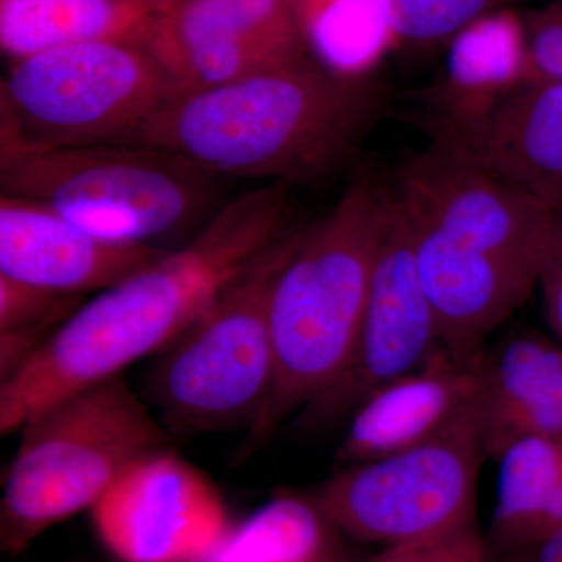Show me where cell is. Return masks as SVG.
Segmentation results:
<instances>
[{
	"mask_svg": "<svg viewBox=\"0 0 562 562\" xmlns=\"http://www.w3.org/2000/svg\"><path fill=\"white\" fill-rule=\"evenodd\" d=\"M290 184L222 205L179 250L165 251L81 305L16 372L0 380V430L160 353L288 231Z\"/></svg>",
	"mask_w": 562,
	"mask_h": 562,
	"instance_id": "cell-1",
	"label": "cell"
},
{
	"mask_svg": "<svg viewBox=\"0 0 562 562\" xmlns=\"http://www.w3.org/2000/svg\"><path fill=\"white\" fill-rule=\"evenodd\" d=\"M392 192L442 346L473 360L538 288L557 214L443 135L405 165Z\"/></svg>",
	"mask_w": 562,
	"mask_h": 562,
	"instance_id": "cell-2",
	"label": "cell"
},
{
	"mask_svg": "<svg viewBox=\"0 0 562 562\" xmlns=\"http://www.w3.org/2000/svg\"><path fill=\"white\" fill-rule=\"evenodd\" d=\"M382 105L379 85L310 57L177 92L131 143L216 177L316 183L353 158Z\"/></svg>",
	"mask_w": 562,
	"mask_h": 562,
	"instance_id": "cell-3",
	"label": "cell"
},
{
	"mask_svg": "<svg viewBox=\"0 0 562 562\" xmlns=\"http://www.w3.org/2000/svg\"><path fill=\"white\" fill-rule=\"evenodd\" d=\"M391 190L357 177L319 222L305 228L271 297L276 373L249 430L255 449L338 379L360 333Z\"/></svg>",
	"mask_w": 562,
	"mask_h": 562,
	"instance_id": "cell-4",
	"label": "cell"
},
{
	"mask_svg": "<svg viewBox=\"0 0 562 562\" xmlns=\"http://www.w3.org/2000/svg\"><path fill=\"white\" fill-rule=\"evenodd\" d=\"M20 431L0 498V550L9 557L90 512L128 465L169 439L122 375L52 403Z\"/></svg>",
	"mask_w": 562,
	"mask_h": 562,
	"instance_id": "cell-5",
	"label": "cell"
},
{
	"mask_svg": "<svg viewBox=\"0 0 562 562\" xmlns=\"http://www.w3.org/2000/svg\"><path fill=\"white\" fill-rule=\"evenodd\" d=\"M217 177L144 144L0 155L5 198L46 205L83 231L146 244L188 231L213 209Z\"/></svg>",
	"mask_w": 562,
	"mask_h": 562,
	"instance_id": "cell-6",
	"label": "cell"
},
{
	"mask_svg": "<svg viewBox=\"0 0 562 562\" xmlns=\"http://www.w3.org/2000/svg\"><path fill=\"white\" fill-rule=\"evenodd\" d=\"M305 228H288L176 341L158 353L149 391L169 432L254 427L273 383V286Z\"/></svg>",
	"mask_w": 562,
	"mask_h": 562,
	"instance_id": "cell-7",
	"label": "cell"
},
{
	"mask_svg": "<svg viewBox=\"0 0 562 562\" xmlns=\"http://www.w3.org/2000/svg\"><path fill=\"white\" fill-rule=\"evenodd\" d=\"M177 94L146 47L91 41L14 60L0 87V155L131 143Z\"/></svg>",
	"mask_w": 562,
	"mask_h": 562,
	"instance_id": "cell-8",
	"label": "cell"
},
{
	"mask_svg": "<svg viewBox=\"0 0 562 562\" xmlns=\"http://www.w3.org/2000/svg\"><path fill=\"white\" fill-rule=\"evenodd\" d=\"M475 413L402 452L344 465L312 492L347 538L390 549L475 530L483 461Z\"/></svg>",
	"mask_w": 562,
	"mask_h": 562,
	"instance_id": "cell-9",
	"label": "cell"
},
{
	"mask_svg": "<svg viewBox=\"0 0 562 562\" xmlns=\"http://www.w3.org/2000/svg\"><path fill=\"white\" fill-rule=\"evenodd\" d=\"M442 347L417 268L412 228L391 190L357 342L338 379L299 413V424L319 430L349 419L369 394L419 368Z\"/></svg>",
	"mask_w": 562,
	"mask_h": 562,
	"instance_id": "cell-10",
	"label": "cell"
},
{
	"mask_svg": "<svg viewBox=\"0 0 562 562\" xmlns=\"http://www.w3.org/2000/svg\"><path fill=\"white\" fill-rule=\"evenodd\" d=\"M90 514L120 562H203L233 527L214 483L169 447L128 465Z\"/></svg>",
	"mask_w": 562,
	"mask_h": 562,
	"instance_id": "cell-11",
	"label": "cell"
},
{
	"mask_svg": "<svg viewBox=\"0 0 562 562\" xmlns=\"http://www.w3.org/2000/svg\"><path fill=\"white\" fill-rule=\"evenodd\" d=\"M143 46L169 70L177 92L310 58L290 0H190L157 14Z\"/></svg>",
	"mask_w": 562,
	"mask_h": 562,
	"instance_id": "cell-12",
	"label": "cell"
},
{
	"mask_svg": "<svg viewBox=\"0 0 562 562\" xmlns=\"http://www.w3.org/2000/svg\"><path fill=\"white\" fill-rule=\"evenodd\" d=\"M99 238L41 203L0 198V276L74 295L103 291L165 255Z\"/></svg>",
	"mask_w": 562,
	"mask_h": 562,
	"instance_id": "cell-13",
	"label": "cell"
},
{
	"mask_svg": "<svg viewBox=\"0 0 562 562\" xmlns=\"http://www.w3.org/2000/svg\"><path fill=\"white\" fill-rule=\"evenodd\" d=\"M479 357L458 360L442 347L419 368L369 394L349 417L336 453L338 464L344 468L402 452L471 414L479 387Z\"/></svg>",
	"mask_w": 562,
	"mask_h": 562,
	"instance_id": "cell-14",
	"label": "cell"
},
{
	"mask_svg": "<svg viewBox=\"0 0 562 562\" xmlns=\"http://www.w3.org/2000/svg\"><path fill=\"white\" fill-rule=\"evenodd\" d=\"M447 136L506 183L562 213V80L524 77L469 127Z\"/></svg>",
	"mask_w": 562,
	"mask_h": 562,
	"instance_id": "cell-15",
	"label": "cell"
},
{
	"mask_svg": "<svg viewBox=\"0 0 562 562\" xmlns=\"http://www.w3.org/2000/svg\"><path fill=\"white\" fill-rule=\"evenodd\" d=\"M473 413L492 460L524 436L562 443V342L519 330L484 349Z\"/></svg>",
	"mask_w": 562,
	"mask_h": 562,
	"instance_id": "cell-16",
	"label": "cell"
},
{
	"mask_svg": "<svg viewBox=\"0 0 562 562\" xmlns=\"http://www.w3.org/2000/svg\"><path fill=\"white\" fill-rule=\"evenodd\" d=\"M155 0H0V46L13 60L91 41L143 46Z\"/></svg>",
	"mask_w": 562,
	"mask_h": 562,
	"instance_id": "cell-17",
	"label": "cell"
},
{
	"mask_svg": "<svg viewBox=\"0 0 562 562\" xmlns=\"http://www.w3.org/2000/svg\"><path fill=\"white\" fill-rule=\"evenodd\" d=\"M498 464L492 539L508 553H531L562 528V443L524 436L506 443Z\"/></svg>",
	"mask_w": 562,
	"mask_h": 562,
	"instance_id": "cell-18",
	"label": "cell"
},
{
	"mask_svg": "<svg viewBox=\"0 0 562 562\" xmlns=\"http://www.w3.org/2000/svg\"><path fill=\"white\" fill-rule=\"evenodd\" d=\"M342 538L312 494L281 492L232 527L203 562H346Z\"/></svg>",
	"mask_w": 562,
	"mask_h": 562,
	"instance_id": "cell-19",
	"label": "cell"
},
{
	"mask_svg": "<svg viewBox=\"0 0 562 562\" xmlns=\"http://www.w3.org/2000/svg\"><path fill=\"white\" fill-rule=\"evenodd\" d=\"M74 299L0 276V380L16 372L77 312Z\"/></svg>",
	"mask_w": 562,
	"mask_h": 562,
	"instance_id": "cell-20",
	"label": "cell"
},
{
	"mask_svg": "<svg viewBox=\"0 0 562 562\" xmlns=\"http://www.w3.org/2000/svg\"><path fill=\"white\" fill-rule=\"evenodd\" d=\"M322 63L342 74L368 63L391 38L379 0H331L305 29Z\"/></svg>",
	"mask_w": 562,
	"mask_h": 562,
	"instance_id": "cell-21",
	"label": "cell"
},
{
	"mask_svg": "<svg viewBox=\"0 0 562 562\" xmlns=\"http://www.w3.org/2000/svg\"><path fill=\"white\" fill-rule=\"evenodd\" d=\"M454 43L458 76L476 79H524L527 69L525 27L512 14L482 18L460 33Z\"/></svg>",
	"mask_w": 562,
	"mask_h": 562,
	"instance_id": "cell-22",
	"label": "cell"
},
{
	"mask_svg": "<svg viewBox=\"0 0 562 562\" xmlns=\"http://www.w3.org/2000/svg\"><path fill=\"white\" fill-rule=\"evenodd\" d=\"M392 38L430 44L460 35L502 0H379Z\"/></svg>",
	"mask_w": 562,
	"mask_h": 562,
	"instance_id": "cell-23",
	"label": "cell"
},
{
	"mask_svg": "<svg viewBox=\"0 0 562 562\" xmlns=\"http://www.w3.org/2000/svg\"><path fill=\"white\" fill-rule=\"evenodd\" d=\"M525 77L562 80V3L535 11L525 22Z\"/></svg>",
	"mask_w": 562,
	"mask_h": 562,
	"instance_id": "cell-24",
	"label": "cell"
},
{
	"mask_svg": "<svg viewBox=\"0 0 562 562\" xmlns=\"http://www.w3.org/2000/svg\"><path fill=\"white\" fill-rule=\"evenodd\" d=\"M487 558L486 543L471 530L441 541L382 549L368 562H483Z\"/></svg>",
	"mask_w": 562,
	"mask_h": 562,
	"instance_id": "cell-25",
	"label": "cell"
},
{
	"mask_svg": "<svg viewBox=\"0 0 562 562\" xmlns=\"http://www.w3.org/2000/svg\"><path fill=\"white\" fill-rule=\"evenodd\" d=\"M538 290L554 338L562 342V213L554 216L552 233L543 255Z\"/></svg>",
	"mask_w": 562,
	"mask_h": 562,
	"instance_id": "cell-26",
	"label": "cell"
},
{
	"mask_svg": "<svg viewBox=\"0 0 562 562\" xmlns=\"http://www.w3.org/2000/svg\"><path fill=\"white\" fill-rule=\"evenodd\" d=\"M530 562H562V528L532 550Z\"/></svg>",
	"mask_w": 562,
	"mask_h": 562,
	"instance_id": "cell-27",
	"label": "cell"
},
{
	"mask_svg": "<svg viewBox=\"0 0 562 562\" xmlns=\"http://www.w3.org/2000/svg\"><path fill=\"white\" fill-rule=\"evenodd\" d=\"M155 2H157L160 13H166V11L183 5V3L190 2V0H155Z\"/></svg>",
	"mask_w": 562,
	"mask_h": 562,
	"instance_id": "cell-28",
	"label": "cell"
},
{
	"mask_svg": "<svg viewBox=\"0 0 562 562\" xmlns=\"http://www.w3.org/2000/svg\"><path fill=\"white\" fill-rule=\"evenodd\" d=\"M291 5L294 7L295 13H299V10H301L302 3L305 2V0H290Z\"/></svg>",
	"mask_w": 562,
	"mask_h": 562,
	"instance_id": "cell-29",
	"label": "cell"
},
{
	"mask_svg": "<svg viewBox=\"0 0 562 562\" xmlns=\"http://www.w3.org/2000/svg\"><path fill=\"white\" fill-rule=\"evenodd\" d=\"M483 562H508V561H495V560H492V558H487L486 561H483ZM530 562V561H528Z\"/></svg>",
	"mask_w": 562,
	"mask_h": 562,
	"instance_id": "cell-30",
	"label": "cell"
},
{
	"mask_svg": "<svg viewBox=\"0 0 562 562\" xmlns=\"http://www.w3.org/2000/svg\"><path fill=\"white\" fill-rule=\"evenodd\" d=\"M562 3V2H561Z\"/></svg>",
	"mask_w": 562,
	"mask_h": 562,
	"instance_id": "cell-31",
	"label": "cell"
}]
</instances>
